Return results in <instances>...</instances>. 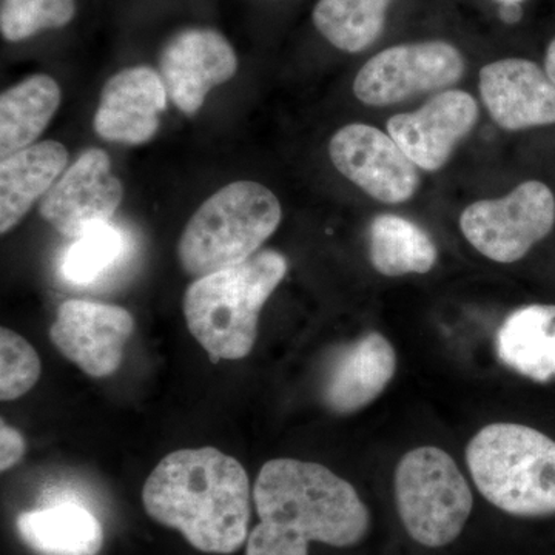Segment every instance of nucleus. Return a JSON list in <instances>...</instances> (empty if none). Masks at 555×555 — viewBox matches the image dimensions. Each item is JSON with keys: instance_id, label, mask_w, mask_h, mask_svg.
Listing matches in <instances>:
<instances>
[{"instance_id": "nucleus-9", "label": "nucleus", "mask_w": 555, "mask_h": 555, "mask_svg": "<svg viewBox=\"0 0 555 555\" xmlns=\"http://www.w3.org/2000/svg\"><path fill=\"white\" fill-rule=\"evenodd\" d=\"M328 156L343 177L379 203L403 204L418 190V167L389 133L367 124L339 129L328 142Z\"/></svg>"}, {"instance_id": "nucleus-5", "label": "nucleus", "mask_w": 555, "mask_h": 555, "mask_svg": "<svg viewBox=\"0 0 555 555\" xmlns=\"http://www.w3.org/2000/svg\"><path fill=\"white\" fill-rule=\"evenodd\" d=\"M281 218L272 190L254 181L232 182L190 218L178 243L179 264L193 278L235 268L257 255Z\"/></svg>"}, {"instance_id": "nucleus-11", "label": "nucleus", "mask_w": 555, "mask_h": 555, "mask_svg": "<svg viewBox=\"0 0 555 555\" xmlns=\"http://www.w3.org/2000/svg\"><path fill=\"white\" fill-rule=\"evenodd\" d=\"M134 331V318L119 306L67 299L57 309L50 339L62 357L93 378L115 374Z\"/></svg>"}, {"instance_id": "nucleus-27", "label": "nucleus", "mask_w": 555, "mask_h": 555, "mask_svg": "<svg viewBox=\"0 0 555 555\" xmlns=\"http://www.w3.org/2000/svg\"><path fill=\"white\" fill-rule=\"evenodd\" d=\"M499 16L505 24H517V22H520L521 17H524L521 3H505V5H500Z\"/></svg>"}, {"instance_id": "nucleus-1", "label": "nucleus", "mask_w": 555, "mask_h": 555, "mask_svg": "<svg viewBox=\"0 0 555 555\" xmlns=\"http://www.w3.org/2000/svg\"><path fill=\"white\" fill-rule=\"evenodd\" d=\"M254 503L259 524L246 555H309L312 542L352 547L371 528L357 489L318 463L270 460L255 481Z\"/></svg>"}, {"instance_id": "nucleus-21", "label": "nucleus", "mask_w": 555, "mask_h": 555, "mask_svg": "<svg viewBox=\"0 0 555 555\" xmlns=\"http://www.w3.org/2000/svg\"><path fill=\"white\" fill-rule=\"evenodd\" d=\"M369 254L375 270L389 278L427 273L438 250L426 230L400 215H378L369 229Z\"/></svg>"}, {"instance_id": "nucleus-10", "label": "nucleus", "mask_w": 555, "mask_h": 555, "mask_svg": "<svg viewBox=\"0 0 555 555\" xmlns=\"http://www.w3.org/2000/svg\"><path fill=\"white\" fill-rule=\"evenodd\" d=\"M122 198L124 188L112 173L108 153L89 149L43 196L39 214L62 235L78 240L109 224Z\"/></svg>"}, {"instance_id": "nucleus-29", "label": "nucleus", "mask_w": 555, "mask_h": 555, "mask_svg": "<svg viewBox=\"0 0 555 555\" xmlns=\"http://www.w3.org/2000/svg\"><path fill=\"white\" fill-rule=\"evenodd\" d=\"M495 2H499L500 5H505V3H521L525 0H495Z\"/></svg>"}, {"instance_id": "nucleus-28", "label": "nucleus", "mask_w": 555, "mask_h": 555, "mask_svg": "<svg viewBox=\"0 0 555 555\" xmlns=\"http://www.w3.org/2000/svg\"><path fill=\"white\" fill-rule=\"evenodd\" d=\"M545 72L546 75L550 76V79L555 83V39L551 40L550 46H547Z\"/></svg>"}, {"instance_id": "nucleus-14", "label": "nucleus", "mask_w": 555, "mask_h": 555, "mask_svg": "<svg viewBox=\"0 0 555 555\" xmlns=\"http://www.w3.org/2000/svg\"><path fill=\"white\" fill-rule=\"evenodd\" d=\"M167 98L164 80L155 68L134 65L120 69L102 89L94 130L105 141L145 144L158 133Z\"/></svg>"}, {"instance_id": "nucleus-25", "label": "nucleus", "mask_w": 555, "mask_h": 555, "mask_svg": "<svg viewBox=\"0 0 555 555\" xmlns=\"http://www.w3.org/2000/svg\"><path fill=\"white\" fill-rule=\"evenodd\" d=\"M42 374L35 347L11 328H0V398L13 401L30 392Z\"/></svg>"}, {"instance_id": "nucleus-16", "label": "nucleus", "mask_w": 555, "mask_h": 555, "mask_svg": "<svg viewBox=\"0 0 555 555\" xmlns=\"http://www.w3.org/2000/svg\"><path fill=\"white\" fill-rule=\"evenodd\" d=\"M396 371L393 346L378 332H369L332 358L321 400L332 414H356L385 392Z\"/></svg>"}, {"instance_id": "nucleus-26", "label": "nucleus", "mask_w": 555, "mask_h": 555, "mask_svg": "<svg viewBox=\"0 0 555 555\" xmlns=\"http://www.w3.org/2000/svg\"><path fill=\"white\" fill-rule=\"evenodd\" d=\"M25 449L27 444L20 430L7 425L2 420L0 422V470L7 473L20 465L21 460L24 459Z\"/></svg>"}, {"instance_id": "nucleus-7", "label": "nucleus", "mask_w": 555, "mask_h": 555, "mask_svg": "<svg viewBox=\"0 0 555 555\" xmlns=\"http://www.w3.org/2000/svg\"><path fill=\"white\" fill-rule=\"evenodd\" d=\"M555 225V196L542 181L521 182L509 195L470 204L460 217L463 235L483 257L520 261Z\"/></svg>"}, {"instance_id": "nucleus-19", "label": "nucleus", "mask_w": 555, "mask_h": 555, "mask_svg": "<svg viewBox=\"0 0 555 555\" xmlns=\"http://www.w3.org/2000/svg\"><path fill=\"white\" fill-rule=\"evenodd\" d=\"M16 528L22 542L40 555H96L104 546L101 521L75 503L22 513Z\"/></svg>"}, {"instance_id": "nucleus-2", "label": "nucleus", "mask_w": 555, "mask_h": 555, "mask_svg": "<svg viewBox=\"0 0 555 555\" xmlns=\"http://www.w3.org/2000/svg\"><path fill=\"white\" fill-rule=\"evenodd\" d=\"M142 505L201 553L235 554L250 534V478L238 460L217 448L164 456L145 480Z\"/></svg>"}, {"instance_id": "nucleus-20", "label": "nucleus", "mask_w": 555, "mask_h": 555, "mask_svg": "<svg viewBox=\"0 0 555 555\" xmlns=\"http://www.w3.org/2000/svg\"><path fill=\"white\" fill-rule=\"evenodd\" d=\"M61 105V89L49 75H33L0 96V156L30 147Z\"/></svg>"}, {"instance_id": "nucleus-24", "label": "nucleus", "mask_w": 555, "mask_h": 555, "mask_svg": "<svg viewBox=\"0 0 555 555\" xmlns=\"http://www.w3.org/2000/svg\"><path fill=\"white\" fill-rule=\"evenodd\" d=\"M124 251V236L118 229L104 224L76 240L62 261V275L68 283L87 286L104 275Z\"/></svg>"}, {"instance_id": "nucleus-3", "label": "nucleus", "mask_w": 555, "mask_h": 555, "mask_svg": "<svg viewBox=\"0 0 555 555\" xmlns=\"http://www.w3.org/2000/svg\"><path fill=\"white\" fill-rule=\"evenodd\" d=\"M287 270L283 254L262 250L190 284L182 299L185 323L211 360H243L251 352L259 313Z\"/></svg>"}, {"instance_id": "nucleus-4", "label": "nucleus", "mask_w": 555, "mask_h": 555, "mask_svg": "<svg viewBox=\"0 0 555 555\" xmlns=\"http://www.w3.org/2000/svg\"><path fill=\"white\" fill-rule=\"evenodd\" d=\"M466 463L480 494L503 513L554 516L553 438L517 423H492L467 443Z\"/></svg>"}, {"instance_id": "nucleus-6", "label": "nucleus", "mask_w": 555, "mask_h": 555, "mask_svg": "<svg viewBox=\"0 0 555 555\" xmlns=\"http://www.w3.org/2000/svg\"><path fill=\"white\" fill-rule=\"evenodd\" d=\"M393 489L401 524L422 546L451 545L473 513V491L454 459L440 448L420 447L401 456Z\"/></svg>"}, {"instance_id": "nucleus-18", "label": "nucleus", "mask_w": 555, "mask_h": 555, "mask_svg": "<svg viewBox=\"0 0 555 555\" xmlns=\"http://www.w3.org/2000/svg\"><path fill=\"white\" fill-rule=\"evenodd\" d=\"M496 353L505 366L537 383L555 378V306L514 310L496 334Z\"/></svg>"}, {"instance_id": "nucleus-15", "label": "nucleus", "mask_w": 555, "mask_h": 555, "mask_svg": "<svg viewBox=\"0 0 555 555\" xmlns=\"http://www.w3.org/2000/svg\"><path fill=\"white\" fill-rule=\"evenodd\" d=\"M480 94L502 129L517 131L555 124V83L535 62L509 57L485 65Z\"/></svg>"}, {"instance_id": "nucleus-12", "label": "nucleus", "mask_w": 555, "mask_h": 555, "mask_svg": "<svg viewBox=\"0 0 555 555\" xmlns=\"http://www.w3.org/2000/svg\"><path fill=\"white\" fill-rule=\"evenodd\" d=\"M236 72V51L217 28H182L160 50L159 75L167 94L188 116L196 115L210 90L228 82Z\"/></svg>"}, {"instance_id": "nucleus-13", "label": "nucleus", "mask_w": 555, "mask_h": 555, "mask_svg": "<svg viewBox=\"0 0 555 555\" xmlns=\"http://www.w3.org/2000/svg\"><path fill=\"white\" fill-rule=\"evenodd\" d=\"M478 115L473 94L441 91L416 112L392 116L387 120V133L420 170L437 171L476 127Z\"/></svg>"}, {"instance_id": "nucleus-8", "label": "nucleus", "mask_w": 555, "mask_h": 555, "mask_svg": "<svg viewBox=\"0 0 555 555\" xmlns=\"http://www.w3.org/2000/svg\"><path fill=\"white\" fill-rule=\"evenodd\" d=\"M465 69L463 54L444 40L401 43L379 51L361 67L353 93L371 107H387L415 94L454 86Z\"/></svg>"}, {"instance_id": "nucleus-22", "label": "nucleus", "mask_w": 555, "mask_h": 555, "mask_svg": "<svg viewBox=\"0 0 555 555\" xmlns=\"http://www.w3.org/2000/svg\"><path fill=\"white\" fill-rule=\"evenodd\" d=\"M393 0H318L312 22L335 49L361 53L374 46L385 30Z\"/></svg>"}, {"instance_id": "nucleus-17", "label": "nucleus", "mask_w": 555, "mask_h": 555, "mask_svg": "<svg viewBox=\"0 0 555 555\" xmlns=\"http://www.w3.org/2000/svg\"><path fill=\"white\" fill-rule=\"evenodd\" d=\"M68 152L61 142L43 141L0 163V233L7 235L43 198L65 170Z\"/></svg>"}, {"instance_id": "nucleus-23", "label": "nucleus", "mask_w": 555, "mask_h": 555, "mask_svg": "<svg viewBox=\"0 0 555 555\" xmlns=\"http://www.w3.org/2000/svg\"><path fill=\"white\" fill-rule=\"evenodd\" d=\"M76 11V0H0V33L7 42H24L67 27Z\"/></svg>"}]
</instances>
